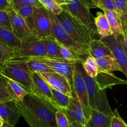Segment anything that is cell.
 <instances>
[{
	"mask_svg": "<svg viewBox=\"0 0 127 127\" xmlns=\"http://www.w3.org/2000/svg\"><path fill=\"white\" fill-rule=\"evenodd\" d=\"M15 104L30 127H57V109L46 100L29 93Z\"/></svg>",
	"mask_w": 127,
	"mask_h": 127,
	"instance_id": "6da1fadb",
	"label": "cell"
},
{
	"mask_svg": "<svg viewBox=\"0 0 127 127\" xmlns=\"http://www.w3.org/2000/svg\"><path fill=\"white\" fill-rule=\"evenodd\" d=\"M57 18L68 34L76 42L88 45L95 35L68 12L63 10Z\"/></svg>",
	"mask_w": 127,
	"mask_h": 127,
	"instance_id": "7a4b0ae2",
	"label": "cell"
},
{
	"mask_svg": "<svg viewBox=\"0 0 127 127\" xmlns=\"http://www.w3.org/2000/svg\"><path fill=\"white\" fill-rule=\"evenodd\" d=\"M52 24V32L54 39L59 44L69 48L76 55L83 61L89 56L88 45L76 42L68 34L57 18V16L48 11Z\"/></svg>",
	"mask_w": 127,
	"mask_h": 127,
	"instance_id": "3957f363",
	"label": "cell"
},
{
	"mask_svg": "<svg viewBox=\"0 0 127 127\" xmlns=\"http://www.w3.org/2000/svg\"><path fill=\"white\" fill-rule=\"evenodd\" d=\"M83 74L86 84L88 102L90 109L112 116L114 115V111L109 105L106 90L99 89L94 78L87 75L84 69H83Z\"/></svg>",
	"mask_w": 127,
	"mask_h": 127,
	"instance_id": "277c9868",
	"label": "cell"
},
{
	"mask_svg": "<svg viewBox=\"0 0 127 127\" xmlns=\"http://www.w3.org/2000/svg\"><path fill=\"white\" fill-rule=\"evenodd\" d=\"M24 60H33L40 62L48 66L55 73H58L66 78L69 84L72 88L73 85V76L74 73V67L76 62H69L65 60L63 58H50L47 56L45 57H35L30 58H12L10 57L7 59L5 62L14 63Z\"/></svg>",
	"mask_w": 127,
	"mask_h": 127,
	"instance_id": "5b68a950",
	"label": "cell"
},
{
	"mask_svg": "<svg viewBox=\"0 0 127 127\" xmlns=\"http://www.w3.org/2000/svg\"><path fill=\"white\" fill-rule=\"evenodd\" d=\"M31 74L26 64L22 63L4 62L0 69V75L16 82L29 93L31 90Z\"/></svg>",
	"mask_w": 127,
	"mask_h": 127,
	"instance_id": "8992f818",
	"label": "cell"
},
{
	"mask_svg": "<svg viewBox=\"0 0 127 127\" xmlns=\"http://www.w3.org/2000/svg\"><path fill=\"white\" fill-rule=\"evenodd\" d=\"M82 63L76 62L73 76L72 91L73 95L80 103L86 119H89L91 115V109L88 102V94L86 84L83 74Z\"/></svg>",
	"mask_w": 127,
	"mask_h": 127,
	"instance_id": "52a82bcc",
	"label": "cell"
},
{
	"mask_svg": "<svg viewBox=\"0 0 127 127\" xmlns=\"http://www.w3.org/2000/svg\"><path fill=\"white\" fill-rule=\"evenodd\" d=\"M65 5L62 6L63 9L86 26L95 35H97L94 23L95 17L90 12V9L85 6L80 0H65Z\"/></svg>",
	"mask_w": 127,
	"mask_h": 127,
	"instance_id": "ba28073f",
	"label": "cell"
},
{
	"mask_svg": "<svg viewBox=\"0 0 127 127\" xmlns=\"http://www.w3.org/2000/svg\"><path fill=\"white\" fill-rule=\"evenodd\" d=\"M33 33L39 38H53L52 24L48 11L43 7L35 8L33 15Z\"/></svg>",
	"mask_w": 127,
	"mask_h": 127,
	"instance_id": "9c48e42d",
	"label": "cell"
},
{
	"mask_svg": "<svg viewBox=\"0 0 127 127\" xmlns=\"http://www.w3.org/2000/svg\"><path fill=\"white\" fill-rule=\"evenodd\" d=\"M45 56H47V52L44 45L42 44L39 38L33 36L26 42H22L21 47L14 50L10 57L30 58Z\"/></svg>",
	"mask_w": 127,
	"mask_h": 127,
	"instance_id": "30bf717a",
	"label": "cell"
},
{
	"mask_svg": "<svg viewBox=\"0 0 127 127\" xmlns=\"http://www.w3.org/2000/svg\"><path fill=\"white\" fill-rule=\"evenodd\" d=\"M52 89L72 97L73 91L66 78L55 72L38 73Z\"/></svg>",
	"mask_w": 127,
	"mask_h": 127,
	"instance_id": "8fae6325",
	"label": "cell"
},
{
	"mask_svg": "<svg viewBox=\"0 0 127 127\" xmlns=\"http://www.w3.org/2000/svg\"><path fill=\"white\" fill-rule=\"evenodd\" d=\"M69 121V125L74 127H86V119L80 103L75 97L71 99L70 103L63 110Z\"/></svg>",
	"mask_w": 127,
	"mask_h": 127,
	"instance_id": "7c38bea8",
	"label": "cell"
},
{
	"mask_svg": "<svg viewBox=\"0 0 127 127\" xmlns=\"http://www.w3.org/2000/svg\"><path fill=\"white\" fill-rule=\"evenodd\" d=\"M8 13L11 18L12 33L21 41L22 43L27 41L31 37L35 36L26 21L13 9L10 10Z\"/></svg>",
	"mask_w": 127,
	"mask_h": 127,
	"instance_id": "4fadbf2b",
	"label": "cell"
},
{
	"mask_svg": "<svg viewBox=\"0 0 127 127\" xmlns=\"http://www.w3.org/2000/svg\"><path fill=\"white\" fill-rule=\"evenodd\" d=\"M102 40L109 47L127 81V54L120 40L113 35L104 38Z\"/></svg>",
	"mask_w": 127,
	"mask_h": 127,
	"instance_id": "5bb4252c",
	"label": "cell"
},
{
	"mask_svg": "<svg viewBox=\"0 0 127 127\" xmlns=\"http://www.w3.org/2000/svg\"><path fill=\"white\" fill-rule=\"evenodd\" d=\"M31 90L30 93L46 100L53 105L52 89L49 86L38 73H31Z\"/></svg>",
	"mask_w": 127,
	"mask_h": 127,
	"instance_id": "9a60e30c",
	"label": "cell"
},
{
	"mask_svg": "<svg viewBox=\"0 0 127 127\" xmlns=\"http://www.w3.org/2000/svg\"><path fill=\"white\" fill-rule=\"evenodd\" d=\"M97 85L101 90L110 89L117 85H126L127 81L121 79L110 72L104 71L99 69L97 75L94 78Z\"/></svg>",
	"mask_w": 127,
	"mask_h": 127,
	"instance_id": "2e32d148",
	"label": "cell"
},
{
	"mask_svg": "<svg viewBox=\"0 0 127 127\" xmlns=\"http://www.w3.org/2000/svg\"><path fill=\"white\" fill-rule=\"evenodd\" d=\"M21 117V114L14 102L0 103V117L3 122L15 127Z\"/></svg>",
	"mask_w": 127,
	"mask_h": 127,
	"instance_id": "e0dca14e",
	"label": "cell"
},
{
	"mask_svg": "<svg viewBox=\"0 0 127 127\" xmlns=\"http://www.w3.org/2000/svg\"><path fill=\"white\" fill-rule=\"evenodd\" d=\"M6 88L7 93L11 99V101L14 102H19L23 100L25 97L29 94V92L24 88L14 81L5 78Z\"/></svg>",
	"mask_w": 127,
	"mask_h": 127,
	"instance_id": "ac0fdd59",
	"label": "cell"
},
{
	"mask_svg": "<svg viewBox=\"0 0 127 127\" xmlns=\"http://www.w3.org/2000/svg\"><path fill=\"white\" fill-rule=\"evenodd\" d=\"M112 117L91 109L90 117L87 122L86 127H110Z\"/></svg>",
	"mask_w": 127,
	"mask_h": 127,
	"instance_id": "d6986e66",
	"label": "cell"
},
{
	"mask_svg": "<svg viewBox=\"0 0 127 127\" xmlns=\"http://www.w3.org/2000/svg\"><path fill=\"white\" fill-rule=\"evenodd\" d=\"M89 56L94 59L112 55L109 47L102 39H93L88 44Z\"/></svg>",
	"mask_w": 127,
	"mask_h": 127,
	"instance_id": "ffe728a7",
	"label": "cell"
},
{
	"mask_svg": "<svg viewBox=\"0 0 127 127\" xmlns=\"http://www.w3.org/2000/svg\"><path fill=\"white\" fill-rule=\"evenodd\" d=\"M94 23L97 33L102 40L113 35L109 21L104 12H97V16L94 17Z\"/></svg>",
	"mask_w": 127,
	"mask_h": 127,
	"instance_id": "44dd1931",
	"label": "cell"
},
{
	"mask_svg": "<svg viewBox=\"0 0 127 127\" xmlns=\"http://www.w3.org/2000/svg\"><path fill=\"white\" fill-rule=\"evenodd\" d=\"M102 11L107 18L113 35L118 38L121 37L124 35V32L117 14L115 11L105 9H103Z\"/></svg>",
	"mask_w": 127,
	"mask_h": 127,
	"instance_id": "7402d4cb",
	"label": "cell"
},
{
	"mask_svg": "<svg viewBox=\"0 0 127 127\" xmlns=\"http://www.w3.org/2000/svg\"><path fill=\"white\" fill-rule=\"evenodd\" d=\"M95 61L100 70L110 73L113 71L122 72L120 66L112 55L97 58Z\"/></svg>",
	"mask_w": 127,
	"mask_h": 127,
	"instance_id": "603a6c76",
	"label": "cell"
},
{
	"mask_svg": "<svg viewBox=\"0 0 127 127\" xmlns=\"http://www.w3.org/2000/svg\"><path fill=\"white\" fill-rule=\"evenodd\" d=\"M0 41L13 50L21 47L22 42L14 35L12 32L0 26Z\"/></svg>",
	"mask_w": 127,
	"mask_h": 127,
	"instance_id": "cb8c5ba5",
	"label": "cell"
},
{
	"mask_svg": "<svg viewBox=\"0 0 127 127\" xmlns=\"http://www.w3.org/2000/svg\"><path fill=\"white\" fill-rule=\"evenodd\" d=\"M115 12L119 17L124 35H127V0H114Z\"/></svg>",
	"mask_w": 127,
	"mask_h": 127,
	"instance_id": "d4e9b609",
	"label": "cell"
},
{
	"mask_svg": "<svg viewBox=\"0 0 127 127\" xmlns=\"http://www.w3.org/2000/svg\"><path fill=\"white\" fill-rule=\"evenodd\" d=\"M40 39L45 48L47 57L50 58H62L60 52L59 43L55 40L49 38H43Z\"/></svg>",
	"mask_w": 127,
	"mask_h": 127,
	"instance_id": "484cf974",
	"label": "cell"
},
{
	"mask_svg": "<svg viewBox=\"0 0 127 127\" xmlns=\"http://www.w3.org/2000/svg\"><path fill=\"white\" fill-rule=\"evenodd\" d=\"M52 100L53 105L57 109V110H63L68 107L70 103L71 99L72 97L68 96L62 93L52 89Z\"/></svg>",
	"mask_w": 127,
	"mask_h": 127,
	"instance_id": "4316f807",
	"label": "cell"
},
{
	"mask_svg": "<svg viewBox=\"0 0 127 127\" xmlns=\"http://www.w3.org/2000/svg\"><path fill=\"white\" fill-rule=\"evenodd\" d=\"M9 63V62H8ZM14 63H25L31 73H47V72H54L48 66L40 62L33 60H24Z\"/></svg>",
	"mask_w": 127,
	"mask_h": 127,
	"instance_id": "83f0119b",
	"label": "cell"
},
{
	"mask_svg": "<svg viewBox=\"0 0 127 127\" xmlns=\"http://www.w3.org/2000/svg\"><path fill=\"white\" fill-rule=\"evenodd\" d=\"M14 10L24 19L27 22L31 29H33V15L35 8L29 6H15L12 7ZM33 32V31H32Z\"/></svg>",
	"mask_w": 127,
	"mask_h": 127,
	"instance_id": "f1b7e54d",
	"label": "cell"
},
{
	"mask_svg": "<svg viewBox=\"0 0 127 127\" xmlns=\"http://www.w3.org/2000/svg\"><path fill=\"white\" fill-rule=\"evenodd\" d=\"M82 66L86 74L93 78H95L99 71L95 59L90 56H88L82 63Z\"/></svg>",
	"mask_w": 127,
	"mask_h": 127,
	"instance_id": "f546056e",
	"label": "cell"
},
{
	"mask_svg": "<svg viewBox=\"0 0 127 127\" xmlns=\"http://www.w3.org/2000/svg\"><path fill=\"white\" fill-rule=\"evenodd\" d=\"M45 9L52 12L55 16H58L63 11L62 6H60L55 0H38Z\"/></svg>",
	"mask_w": 127,
	"mask_h": 127,
	"instance_id": "4dcf8cb0",
	"label": "cell"
},
{
	"mask_svg": "<svg viewBox=\"0 0 127 127\" xmlns=\"http://www.w3.org/2000/svg\"><path fill=\"white\" fill-rule=\"evenodd\" d=\"M59 45L60 52L61 57L63 59L67 61H69V62H81V63H83L84 62L83 60L77 57L69 48L63 45L59 44Z\"/></svg>",
	"mask_w": 127,
	"mask_h": 127,
	"instance_id": "1f68e13d",
	"label": "cell"
},
{
	"mask_svg": "<svg viewBox=\"0 0 127 127\" xmlns=\"http://www.w3.org/2000/svg\"><path fill=\"white\" fill-rule=\"evenodd\" d=\"M12 7L15 6H29L33 8L43 7L38 0H11L10 1Z\"/></svg>",
	"mask_w": 127,
	"mask_h": 127,
	"instance_id": "d6a6232c",
	"label": "cell"
},
{
	"mask_svg": "<svg viewBox=\"0 0 127 127\" xmlns=\"http://www.w3.org/2000/svg\"><path fill=\"white\" fill-rule=\"evenodd\" d=\"M13 51V50L0 41V69L6 60L12 55Z\"/></svg>",
	"mask_w": 127,
	"mask_h": 127,
	"instance_id": "836d02e7",
	"label": "cell"
},
{
	"mask_svg": "<svg viewBox=\"0 0 127 127\" xmlns=\"http://www.w3.org/2000/svg\"><path fill=\"white\" fill-rule=\"evenodd\" d=\"M55 122L57 127H69L70 126L66 115L63 110H57L55 112Z\"/></svg>",
	"mask_w": 127,
	"mask_h": 127,
	"instance_id": "e575fe53",
	"label": "cell"
},
{
	"mask_svg": "<svg viewBox=\"0 0 127 127\" xmlns=\"http://www.w3.org/2000/svg\"><path fill=\"white\" fill-rule=\"evenodd\" d=\"M9 101H11V99L7 93L5 79L0 75V103Z\"/></svg>",
	"mask_w": 127,
	"mask_h": 127,
	"instance_id": "d590c367",
	"label": "cell"
},
{
	"mask_svg": "<svg viewBox=\"0 0 127 127\" xmlns=\"http://www.w3.org/2000/svg\"><path fill=\"white\" fill-rule=\"evenodd\" d=\"M0 26L12 32L11 18L8 12L0 10Z\"/></svg>",
	"mask_w": 127,
	"mask_h": 127,
	"instance_id": "8d00e7d4",
	"label": "cell"
},
{
	"mask_svg": "<svg viewBox=\"0 0 127 127\" xmlns=\"http://www.w3.org/2000/svg\"><path fill=\"white\" fill-rule=\"evenodd\" d=\"M110 127H127V124L120 116L117 109H115L114 111Z\"/></svg>",
	"mask_w": 127,
	"mask_h": 127,
	"instance_id": "74e56055",
	"label": "cell"
},
{
	"mask_svg": "<svg viewBox=\"0 0 127 127\" xmlns=\"http://www.w3.org/2000/svg\"><path fill=\"white\" fill-rule=\"evenodd\" d=\"M100 2L101 3L102 9H105L115 12V7L114 5V0H100Z\"/></svg>",
	"mask_w": 127,
	"mask_h": 127,
	"instance_id": "f35d334b",
	"label": "cell"
},
{
	"mask_svg": "<svg viewBox=\"0 0 127 127\" xmlns=\"http://www.w3.org/2000/svg\"><path fill=\"white\" fill-rule=\"evenodd\" d=\"M12 9L8 0H0V10L9 12Z\"/></svg>",
	"mask_w": 127,
	"mask_h": 127,
	"instance_id": "ab89813d",
	"label": "cell"
},
{
	"mask_svg": "<svg viewBox=\"0 0 127 127\" xmlns=\"http://www.w3.org/2000/svg\"><path fill=\"white\" fill-rule=\"evenodd\" d=\"M118 39L120 40V43H122L124 50H125L127 54V35H123L121 37L119 38Z\"/></svg>",
	"mask_w": 127,
	"mask_h": 127,
	"instance_id": "60d3db41",
	"label": "cell"
},
{
	"mask_svg": "<svg viewBox=\"0 0 127 127\" xmlns=\"http://www.w3.org/2000/svg\"><path fill=\"white\" fill-rule=\"evenodd\" d=\"M80 1H81L85 6H86L89 9L97 8V6L94 4V3L91 1V0H80Z\"/></svg>",
	"mask_w": 127,
	"mask_h": 127,
	"instance_id": "b9f144b4",
	"label": "cell"
},
{
	"mask_svg": "<svg viewBox=\"0 0 127 127\" xmlns=\"http://www.w3.org/2000/svg\"><path fill=\"white\" fill-rule=\"evenodd\" d=\"M91 1L94 2V4L97 6V8L100 9H102V5L100 2V0H91Z\"/></svg>",
	"mask_w": 127,
	"mask_h": 127,
	"instance_id": "7bdbcfd3",
	"label": "cell"
},
{
	"mask_svg": "<svg viewBox=\"0 0 127 127\" xmlns=\"http://www.w3.org/2000/svg\"><path fill=\"white\" fill-rule=\"evenodd\" d=\"M55 1L56 2H57V3H58V4L61 6H64V5H65V4H66L65 0H55Z\"/></svg>",
	"mask_w": 127,
	"mask_h": 127,
	"instance_id": "ee69618b",
	"label": "cell"
},
{
	"mask_svg": "<svg viewBox=\"0 0 127 127\" xmlns=\"http://www.w3.org/2000/svg\"><path fill=\"white\" fill-rule=\"evenodd\" d=\"M1 127H12V126H11V125H9V124H6V123L3 122V124H2Z\"/></svg>",
	"mask_w": 127,
	"mask_h": 127,
	"instance_id": "f6af8a7d",
	"label": "cell"
},
{
	"mask_svg": "<svg viewBox=\"0 0 127 127\" xmlns=\"http://www.w3.org/2000/svg\"><path fill=\"white\" fill-rule=\"evenodd\" d=\"M2 124H3V121H2V120L1 119V118L0 117V127H1V126H2Z\"/></svg>",
	"mask_w": 127,
	"mask_h": 127,
	"instance_id": "bcb514c9",
	"label": "cell"
},
{
	"mask_svg": "<svg viewBox=\"0 0 127 127\" xmlns=\"http://www.w3.org/2000/svg\"><path fill=\"white\" fill-rule=\"evenodd\" d=\"M69 127H72V126H69Z\"/></svg>",
	"mask_w": 127,
	"mask_h": 127,
	"instance_id": "7dc6e473",
	"label": "cell"
},
{
	"mask_svg": "<svg viewBox=\"0 0 127 127\" xmlns=\"http://www.w3.org/2000/svg\"><path fill=\"white\" fill-rule=\"evenodd\" d=\"M8 1H9V2H10V1H11V0H8Z\"/></svg>",
	"mask_w": 127,
	"mask_h": 127,
	"instance_id": "c3c4849f",
	"label": "cell"
}]
</instances>
